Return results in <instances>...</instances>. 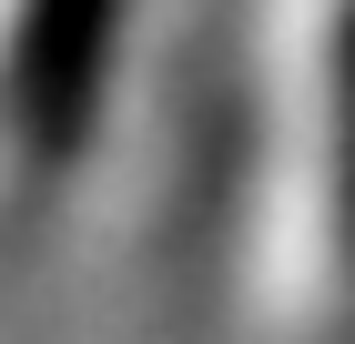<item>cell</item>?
Returning <instances> with one entry per match:
<instances>
[{"label": "cell", "instance_id": "1", "mask_svg": "<svg viewBox=\"0 0 355 344\" xmlns=\"http://www.w3.org/2000/svg\"><path fill=\"white\" fill-rule=\"evenodd\" d=\"M223 293L244 344H355V0H254Z\"/></svg>", "mask_w": 355, "mask_h": 344}, {"label": "cell", "instance_id": "2", "mask_svg": "<svg viewBox=\"0 0 355 344\" xmlns=\"http://www.w3.org/2000/svg\"><path fill=\"white\" fill-rule=\"evenodd\" d=\"M122 0H0V192H41L71 172Z\"/></svg>", "mask_w": 355, "mask_h": 344}]
</instances>
